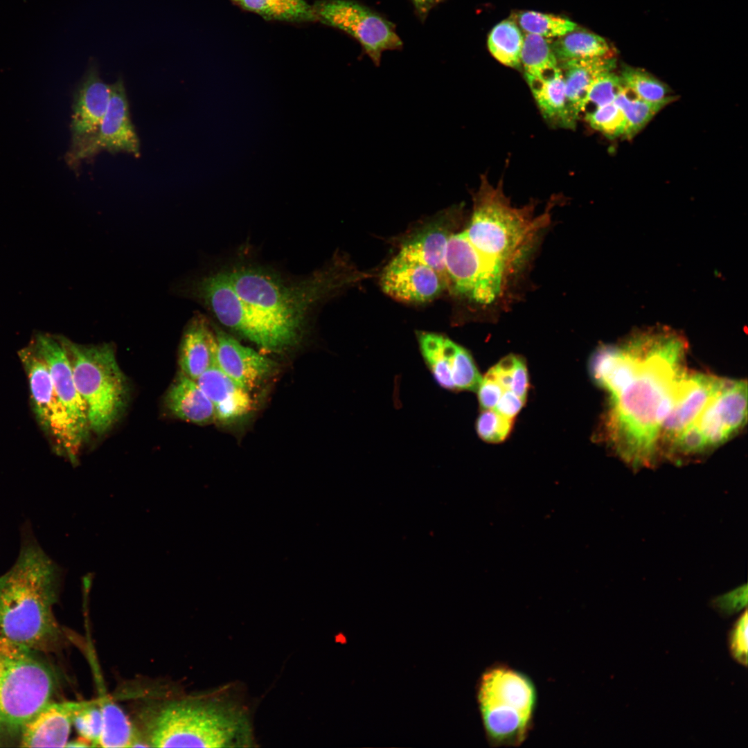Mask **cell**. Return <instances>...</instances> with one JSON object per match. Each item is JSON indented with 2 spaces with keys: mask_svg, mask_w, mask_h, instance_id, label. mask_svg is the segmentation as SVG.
<instances>
[{
  "mask_svg": "<svg viewBox=\"0 0 748 748\" xmlns=\"http://www.w3.org/2000/svg\"><path fill=\"white\" fill-rule=\"evenodd\" d=\"M724 378L705 373H688L683 377L661 432L659 449H667L695 419Z\"/></svg>",
  "mask_w": 748,
  "mask_h": 748,
  "instance_id": "16",
  "label": "cell"
},
{
  "mask_svg": "<svg viewBox=\"0 0 748 748\" xmlns=\"http://www.w3.org/2000/svg\"><path fill=\"white\" fill-rule=\"evenodd\" d=\"M623 89L620 75L614 71L598 76L589 88L581 117L596 108L614 103Z\"/></svg>",
  "mask_w": 748,
  "mask_h": 748,
  "instance_id": "36",
  "label": "cell"
},
{
  "mask_svg": "<svg viewBox=\"0 0 748 748\" xmlns=\"http://www.w3.org/2000/svg\"><path fill=\"white\" fill-rule=\"evenodd\" d=\"M416 337L422 357L435 381L443 389L455 391L456 375L467 350L439 333L419 331Z\"/></svg>",
  "mask_w": 748,
  "mask_h": 748,
  "instance_id": "23",
  "label": "cell"
},
{
  "mask_svg": "<svg viewBox=\"0 0 748 748\" xmlns=\"http://www.w3.org/2000/svg\"><path fill=\"white\" fill-rule=\"evenodd\" d=\"M34 346L47 364L57 399L85 436L89 429L87 407L76 389L71 365L60 339L39 335Z\"/></svg>",
  "mask_w": 748,
  "mask_h": 748,
  "instance_id": "18",
  "label": "cell"
},
{
  "mask_svg": "<svg viewBox=\"0 0 748 748\" xmlns=\"http://www.w3.org/2000/svg\"><path fill=\"white\" fill-rule=\"evenodd\" d=\"M103 729L98 742L102 747H145L136 727L123 711L105 697L100 698Z\"/></svg>",
  "mask_w": 748,
  "mask_h": 748,
  "instance_id": "28",
  "label": "cell"
},
{
  "mask_svg": "<svg viewBox=\"0 0 748 748\" xmlns=\"http://www.w3.org/2000/svg\"><path fill=\"white\" fill-rule=\"evenodd\" d=\"M686 349L680 335L659 328L604 346L591 359L593 379L609 393V440L633 467L651 465L659 452L664 422L687 372Z\"/></svg>",
  "mask_w": 748,
  "mask_h": 748,
  "instance_id": "1",
  "label": "cell"
},
{
  "mask_svg": "<svg viewBox=\"0 0 748 748\" xmlns=\"http://www.w3.org/2000/svg\"><path fill=\"white\" fill-rule=\"evenodd\" d=\"M166 400L170 412L181 420L198 425L215 421L212 402L195 380L181 373L169 389Z\"/></svg>",
  "mask_w": 748,
  "mask_h": 748,
  "instance_id": "26",
  "label": "cell"
},
{
  "mask_svg": "<svg viewBox=\"0 0 748 748\" xmlns=\"http://www.w3.org/2000/svg\"><path fill=\"white\" fill-rule=\"evenodd\" d=\"M528 374L526 365L523 360L517 357L514 368L510 390L517 395L526 399L528 389Z\"/></svg>",
  "mask_w": 748,
  "mask_h": 748,
  "instance_id": "44",
  "label": "cell"
},
{
  "mask_svg": "<svg viewBox=\"0 0 748 748\" xmlns=\"http://www.w3.org/2000/svg\"><path fill=\"white\" fill-rule=\"evenodd\" d=\"M215 332L216 366L238 385L251 391L272 374L276 364L271 359L219 328Z\"/></svg>",
  "mask_w": 748,
  "mask_h": 748,
  "instance_id": "19",
  "label": "cell"
},
{
  "mask_svg": "<svg viewBox=\"0 0 748 748\" xmlns=\"http://www.w3.org/2000/svg\"><path fill=\"white\" fill-rule=\"evenodd\" d=\"M60 339L87 407L89 429L103 434L118 420L127 397V381L114 348L108 344L85 346Z\"/></svg>",
  "mask_w": 748,
  "mask_h": 748,
  "instance_id": "8",
  "label": "cell"
},
{
  "mask_svg": "<svg viewBox=\"0 0 748 748\" xmlns=\"http://www.w3.org/2000/svg\"><path fill=\"white\" fill-rule=\"evenodd\" d=\"M242 10L265 20L292 23L317 21L313 5L305 0H231Z\"/></svg>",
  "mask_w": 748,
  "mask_h": 748,
  "instance_id": "29",
  "label": "cell"
},
{
  "mask_svg": "<svg viewBox=\"0 0 748 748\" xmlns=\"http://www.w3.org/2000/svg\"><path fill=\"white\" fill-rule=\"evenodd\" d=\"M380 284L385 294L408 303L431 301L447 288L434 269L400 252L383 269Z\"/></svg>",
  "mask_w": 748,
  "mask_h": 748,
  "instance_id": "14",
  "label": "cell"
},
{
  "mask_svg": "<svg viewBox=\"0 0 748 748\" xmlns=\"http://www.w3.org/2000/svg\"><path fill=\"white\" fill-rule=\"evenodd\" d=\"M42 653L0 638V747L19 746L26 724L57 689Z\"/></svg>",
  "mask_w": 748,
  "mask_h": 748,
  "instance_id": "6",
  "label": "cell"
},
{
  "mask_svg": "<svg viewBox=\"0 0 748 748\" xmlns=\"http://www.w3.org/2000/svg\"><path fill=\"white\" fill-rule=\"evenodd\" d=\"M81 702L53 700L46 704L24 726L19 747H65Z\"/></svg>",
  "mask_w": 748,
  "mask_h": 748,
  "instance_id": "20",
  "label": "cell"
},
{
  "mask_svg": "<svg viewBox=\"0 0 748 748\" xmlns=\"http://www.w3.org/2000/svg\"><path fill=\"white\" fill-rule=\"evenodd\" d=\"M562 71L569 112L577 121L581 118L589 88L600 75L614 70L613 57L571 60L558 63Z\"/></svg>",
  "mask_w": 748,
  "mask_h": 748,
  "instance_id": "24",
  "label": "cell"
},
{
  "mask_svg": "<svg viewBox=\"0 0 748 748\" xmlns=\"http://www.w3.org/2000/svg\"><path fill=\"white\" fill-rule=\"evenodd\" d=\"M528 86L545 120L560 127L572 129L576 121L571 115L562 73L559 66L541 75H526Z\"/></svg>",
  "mask_w": 748,
  "mask_h": 748,
  "instance_id": "25",
  "label": "cell"
},
{
  "mask_svg": "<svg viewBox=\"0 0 748 748\" xmlns=\"http://www.w3.org/2000/svg\"><path fill=\"white\" fill-rule=\"evenodd\" d=\"M91 747V743L87 740L79 737L73 740L68 741L65 747Z\"/></svg>",
  "mask_w": 748,
  "mask_h": 748,
  "instance_id": "46",
  "label": "cell"
},
{
  "mask_svg": "<svg viewBox=\"0 0 748 748\" xmlns=\"http://www.w3.org/2000/svg\"><path fill=\"white\" fill-rule=\"evenodd\" d=\"M79 737L98 747L103 729V715L99 701H82L73 719Z\"/></svg>",
  "mask_w": 748,
  "mask_h": 748,
  "instance_id": "35",
  "label": "cell"
},
{
  "mask_svg": "<svg viewBox=\"0 0 748 748\" xmlns=\"http://www.w3.org/2000/svg\"><path fill=\"white\" fill-rule=\"evenodd\" d=\"M582 116L593 129L607 137L613 139L624 135L625 118L614 102L589 112Z\"/></svg>",
  "mask_w": 748,
  "mask_h": 748,
  "instance_id": "37",
  "label": "cell"
},
{
  "mask_svg": "<svg viewBox=\"0 0 748 748\" xmlns=\"http://www.w3.org/2000/svg\"><path fill=\"white\" fill-rule=\"evenodd\" d=\"M747 603V588L746 585L720 596L712 601L713 607L724 616H732L738 612L746 606Z\"/></svg>",
  "mask_w": 748,
  "mask_h": 748,
  "instance_id": "40",
  "label": "cell"
},
{
  "mask_svg": "<svg viewBox=\"0 0 748 748\" xmlns=\"http://www.w3.org/2000/svg\"><path fill=\"white\" fill-rule=\"evenodd\" d=\"M510 19L526 33L549 39L563 36L577 28L569 19L532 10L515 12Z\"/></svg>",
  "mask_w": 748,
  "mask_h": 748,
  "instance_id": "32",
  "label": "cell"
},
{
  "mask_svg": "<svg viewBox=\"0 0 748 748\" xmlns=\"http://www.w3.org/2000/svg\"><path fill=\"white\" fill-rule=\"evenodd\" d=\"M525 400L510 390H505L495 407V411L509 419H513L524 405Z\"/></svg>",
  "mask_w": 748,
  "mask_h": 748,
  "instance_id": "42",
  "label": "cell"
},
{
  "mask_svg": "<svg viewBox=\"0 0 748 748\" xmlns=\"http://www.w3.org/2000/svg\"><path fill=\"white\" fill-rule=\"evenodd\" d=\"M313 7L317 21L353 37L376 66L380 65L384 51L402 47L392 23L356 1L321 0Z\"/></svg>",
  "mask_w": 748,
  "mask_h": 748,
  "instance_id": "11",
  "label": "cell"
},
{
  "mask_svg": "<svg viewBox=\"0 0 748 748\" xmlns=\"http://www.w3.org/2000/svg\"><path fill=\"white\" fill-rule=\"evenodd\" d=\"M517 359V357L508 355L491 368L497 380L505 390L510 389L512 375Z\"/></svg>",
  "mask_w": 748,
  "mask_h": 748,
  "instance_id": "43",
  "label": "cell"
},
{
  "mask_svg": "<svg viewBox=\"0 0 748 748\" xmlns=\"http://www.w3.org/2000/svg\"><path fill=\"white\" fill-rule=\"evenodd\" d=\"M614 103L620 108L624 116L625 130L623 136L627 139L634 136L659 110L667 105L646 102L635 96L631 98L625 88L617 96Z\"/></svg>",
  "mask_w": 748,
  "mask_h": 748,
  "instance_id": "34",
  "label": "cell"
},
{
  "mask_svg": "<svg viewBox=\"0 0 748 748\" xmlns=\"http://www.w3.org/2000/svg\"><path fill=\"white\" fill-rule=\"evenodd\" d=\"M221 269L234 290L220 303L221 323L262 350L275 353L296 345L312 310L349 282L339 262L297 280L244 261Z\"/></svg>",
  "mask_w": 748,
  "mask_h": 748,
  "instance_id": "2",
  "label": "cell"
},
{
  "mask_svg": "<svg viewBox=\"0 0 748 748\" xmlns=\"http://www.w3.org/2000/svg\"><path fill=\"white\" fill-rule=\"evenodd\" d=\"M445 269L448 288L483 305L497 299L508 280L501 270L480 255L464 231L453 233L448 240Z\"/></svg>",
  "mask_w": 748,
  "mask_h": 748,
  "instance_id": "10",
  "label": "cell"
},
{
  "mask_svg": "<svg viewBox=\"0 0 748 748\" xmlns=\"http://www.w3.org/2000/svg\"><path fill=\"white\" fill-rule=\"evenodd\" d=\"M551 42L537 35H524L520 61L526 75L537 76L558 66Z\"/></svg>",
  "mask_w": 748,
  "mask_h": 748,
  "instance_id": "33",
  "label": "cell"
},
{
  "mask_svg": "<svg viewBox=\"0 0 748 748\" xmlns=\"http://www.w3.org/2000/svg\"><path fill=\"white\" fill-rule=\"evenodd\" d=\"M217 338L206 317L195 314L184 332L179 364L181 373L197 380L206 370L216 365Z\"/></svg>",
  "mask_w": 748,
  "mask_h": 748,
  "instance_id": "22",
  "label": "cell"
},
{
  "mask_svg": "<svg viewBox=\"0 0 748 748\" xmlns=\"http://www.w3.org/2000/svg\"><path fill=\"white\" fill-rule=\"evenodd\" d=\"M481 180L464 231L480 255L509 278L522 267L549 222V208L535 217L533 204L512 206L501 181L494 187L485 175Z\"/></svg>",
  "mask_w": 748,
  "mask_h": 748,
  "instance_id": "5",
  "label": "cell"
},
{
  "mask_svg": "<svg viewBox=\"0 0 748 748\" xmlns=\"http://www.w3.org/2000/svg\"><path fill=\"white\" fill-rule=\"evenodd\" d=\"M551 47L558 63L577 59L613 57L614 48L602 37L576 28L552 41Z\"/></svg>",
  "mask_w": 748,
  "mask_h": 748,
  "instance_id": "27",
  "label": "cell"
},
{
  "mask_svg": "<svg viewBox=\"0 0 748 748\" xmlns=\"http://www.w3.org/2000/svg\"><path fill=\"white\" fill-rule=\"evenodd\" d=\"M619 75L624 88L640 100L668 105L675 99L663 82L643 69L624 66Z\"/></svg>",
  "mask_w": 748,
  "mask_h": 748,
  "instance_id": "31",
  "label": "cell"
},
{
  "mask_svg": "<svg viewBox=\"0 0 748 748\" xmlns=\"http://www.w3.org/2000/svg\"><path fill=\"white\" fill-rule=\"evenodd\" d=\"M110 86L109 104L99 130L82 152L80 161L100 150L139 155V140L130 119L123 80L119 78Z\"/></svg>",
  "mask_w": 748,
  "mask_h": 748,
  "instance_id": "15",
  "label": "cell"
},
{
  "mask_svg": "<svg viewBox=\"0 0 748 748\" xmlns=\"http://www.w3.org/2000/svg\"><path fill=\"white\" fill-rule=\"evenodd\" d=\"M747 612L736 622L729 636V648L733 657L743 666L747 665Z\"/></svg>",
  "mask_w": 748,
  "mask_h": 748,
  "instance_id": "39",
  "label": "cell"
},
{
  "mask_svg": "<svg viewBox=\"0 0 748 748\" xmlns=\"http://www.w3.org/2000/svg\"><path fill=\"white\" fill-rule=\"evenodd\" d=\"M111 86L100 78L97 66L91 64L87 71L73 103L71 123V148L69 161L78 163L89 144L96 136L107 110Z\"/></svg>",
  "mask_w": 748,
  "mask_h": 748,
  "instance_id": "13",
  "label": "cell"
},
{
  "mask_svg": "<svg viewBox=\"0 0 748 748\" xmlns=\"http://www.w3.org/2000/svg\"><path fill=\"white\" fill-rule=\"evenodd\" d=\"M60 582L55 564L25 537L15 563L0 576V638L42 654L55 651L63 640L53 612Z\"/></svg>",
  "mask_w": 748,
  "mask_h": 748,
  "instance_id": "4",
  "label": "cell"
},
{
  "mask_svg": "<svg viewBox=\"0 0 748 748\" xmlns=\"http://www.w3.org/2000/svg\"><path fill=\"white\" fill-rule=\"evenodd\" d=\"M195 381L212 402L215 421L224 424L233 422L247 415L253 408L249 391L216 365L204 372Z\"/></svg>",
  "mask_w": 748,
  "mask_h": 748,
  "instance_id": "21",
  "label": "cell"
},
{
  "mask_svg": "<svg viewBox=\"0 0 748 748\" xmlns=\"http://www.w3.org/2000/svg\"><path fill=\"white\" fill-rule=\"evenodd\" d=\"M148 747H258L253 708L244 686L230 682L198 695L157 702L138 714Z\"/></svg>",
  "mask_w": 748,
  "mask_h": 748,
  "instance_id": "3",
  "label": "cell"
},
{
  "mask_svg": "<svg viewBox=\"0 0 748 748\" xmlns=\"http://www.w3.org/2000/svg\"><path fill=\"white\" fill-rule=\"evenodd\" d=\"M512 419L500 415L495 410H484L477 421V431L483 440L499 443L504 440L510 432Z\"/></svg>",
  "mask_w": 748,
  "mask_h": 748,
  "instance_id": "38",
  "label": "cell"
},
{
  "mask_svg": "<svg viewBox=\"0 0 748 748\" xmlns=\"http://www.w3.org/2000/svg\"><path fill=\"white\" fill-rule=\"evenodd\" d=\"M523 43L524 35L511 19L494 26L488 38V46L492 56L501 64L513 68L521 65Z\"/></svg>",
  "mask_w": 748,
  "mask_h": 748,
  "instance_id": "30",
  "label": "cell"
},
{
  "mask_svg": "<svg viewBox=\"0 0 748 748\" xmlns=\"http://www.w3.org/2000/svg\"><path fill=\"white\" fill-rule=\"evenodd\" d=\"M443 0H411L416 13L420 21L424 22L432 8Z\"/></svg>",
  "mask_w": 748,
  "mask_h": 748,
  "instance_id": "45",
  "label": "cell"
},
{
  "mask_svg": "<svg viewBox=\"0 0 748 748\" xmlns=\"http://www.w3.org/2000/svg\"><path fill=\"white\" fill-rule=\"evenodd\" d=\"M477 702L488 744L522 745L533 725L537 691L526 674L504 664L488 667L477 686Z\"/></svg>",
  "mask_w": 748,
  "mask_h": 748,
  "instance_id": "7",
  "label": "cell"
},
{
  "mask_svg": "<svg viewBox=\"0 0 748 748\" xmlns=\"http://www.w3.org/2000/svg\"><path fill=\"white\" fill-rule=\"evenodd\" d=\"M504 391L490 369L482 378L477 391L482 409H494Z\"/></svg>",
  "mask_w": 748,
  "mask_h": 748,
  "instance_id": "41",
  "label": "cell"
},
{
  "mask_svg": "<svg viewBox=\"0 0 748 748\" xmlns=\"http://www.w3.org/2000/svg\"><path fill=\"white\" fill-rule=\"evenodd\" d=\"M459 208H448L415 229L404 240L400 253L434 269L448 288L445 253Z\"/></svg>",
  "mask_w": 748,
  "mask_h": 748,
  "instance_id": "17",
  "label": "cell"
},
{
  "mask_svg": "<svg viewBox=\"0 0 748 748\" xmlns=\"http://www.w3.org/2000/svg\"><path fill=\"white\" fill-rule=\"evenodd\" d=\"M19 355L28 374L33 407L40 424L59 443L69 441L78 428L56 396L46 362L34 344L22 349Z\"/></svg>",
  "mask_w": 748,
  "mask_h": 748,
  "instance_id": "12",
  "label": "cell"
},
{
  "mask_svg": "<svg viewBox=\"0 0 748 748\" xmlns=\"http://www.w3.org/2000/svg\"><path fill=\"white\" fill-rule=\"evenodd\" d=\"M747 416V382L724 378L695 419L667 447L666 454L687 457L707 453L735 436Z\"/></svg>",
  "mask_w": 748,
  "mask_h": 748,
  "instance_id": "9",
  "label": "cell"
}]
</instances>
